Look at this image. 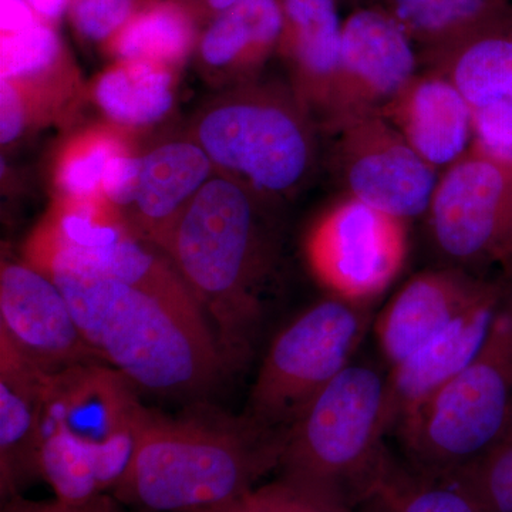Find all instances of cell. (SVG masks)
<instances>
[{
  "instance_id": "cell-1",
  "label": "cell",
  "mask_w": 512,
  "mask_h": 512,
  "mask_svg": "<svg viewBox=\"0 0 512 512\" xmlns=\"http://www.w3.org/2000/svg\"><path fill=\"white\" fill-rule=\"evenodd\" d=\"M276 207L278 202L215 174L163 248L200 303L227 373L251 362L264 323L265 292L281 252Z\"/></svg>"
},
{
  "instance_id": "cell-2",
  "label": "cell",
  "mask_w": 512,
  "mask_h": 512,
  "mask_svg": "<svg viewBox=\"0 0 512 512\" xmlns=\"http://www.w3.org/2000/svg\"><path fill=\"white\" fill-rule=\"evenodd\" d=\"M288 433L198 404L178 417L151 410L130 466L113 488L140 512H210L276 470Z\"/></svg>"
},
{
  "instance_id": "cell-3",
  "label": "cell",
  "mask_w": 512,
  "mask_h": 512,
  "mask_svg": "<svg viewBox=\"0 0 512 512\" xmlns=\"http://www.w3.org/2000/svg\"><path fill=\"white\" fill-rule=\"evenodd\" d=\"M45 274L59 286L86 342L134 386L191 396L227 375L202 316L106 276L64 269Z\"/></svg>"
},
{
  "instance_id": "cell-4",
  "label": "cell",
  "mask_w": 512,
  "mask_h": 512,
  "mask_svg": "<svg viewBox=\"0 0 512 512\" xmlns=\"http://www.w3.org/2000/svg\"><path fill=\"white\" fill-rule=\"evenodd\" d=\"M386 376L350 365L288 431L279 483L333 512H355L393 470L384 437Z\"/></svg>"
},
{
  "instance_id": "cell-5",
  "label": "cell",
  "mask_w": 512,
  "mask_h": 512,
  "mask_svg": "<svg viewBox=\"0 0 512 512\" xmlns=\"http://www.w3.org/2000/svg\"><path fill=\"white\" fill-rule=\"evenodd\" d=\"M319 131L291 86L256 79L211 101L198 114L191 138L215 173L281 204L318 170Z\"/></svg>"
},
{
  "instance_id": "cell-6",
  "label": "cell",
  "mask_w": 512,
  "mask_h": 512,
  "mask_svg": "<svg viewBox=\"0 0 512 512\" xmlns=\"http://www.w3.org/2000/svg\"><path fill=\"white\" fill-rule=\"evenodd\" d=\"M511 419L512 276L477 355L396 431L412 470L447 480L493 446Z\"/></svg>"
},
{
  "instance_id": "cell-7",
  "label": "cell",
  "mask_w": 512,
  "mask_h": 512,
  "mask_svg": "<svg viewBox=\"0 0 512 512\" xmlns=\"http://www.w3.org/2000/svg\"><path fill=\"white\" fill-rule=\"evenodd\" d=\"M370 325V303L330 295L306 309L272 342L245 416L288 433L318 394L352 365Z\"/></svg>"
},
{
  "instance_id": "cell-8",
  "label": "cell",
  "mask_w": 512,
  "mask_h": 512,
  "mask_svg": "<svg viewBox=\"0 0 512 512\" xmlns=\"http://www.w3.org/2000/svg\"><path fill=\"white\" fill-rule=\"evenodd\" d=\"M426 217L446 266L512 275V158L471 143L440 174Z\"/></svg>"
},
{
  "instance_id": "cell-9",
  "label": "cell",
  "mask_w": 512,
  "mask_h": 512,
  "mask_svg": "<svg viewBox=\"0 0 512 512\" xmlns=\"http://www.w3.org/2000/svg\"><path fill=\"white\" fill-rule=\"evenodd\" d=\"M150 413L126 376L94 360L52 373L42 436L53 434L92 458L104 493H111L130 466Z\"/></svg>"
},
{
  "instance_id": "cell-10",
  "label": "cell",
  "mask_w": 512,
  "mask_h": 512,
  "mask_svg": "<svg viewBox=\"0 0 512 512\" xmlns=\"http://www.w3.org/2000/svg\"><path fill=\"white\" fill-rule=\"evenodd\" d=\"M409 222L343 195L305 239L313 276L332 296L372 303L403 271Z\"/></svg>"
},
{
  "instance_id": "cell-11",
  "label": "cell",
  "mask_w": 512,
  "mask_h": 512,
  "mask_svg": "<svg viewBox=\"0 0 512 512\" xmlns=\"http://www.w3.org/2000/svg\"><path fill=\"white\" fill-rule=\"evenodd\" d=\"M332 138L330 170L343 195L404 221L423 217L440 174L380 114L325 131Z\"/></svg>"
},
{
  "instance_id": "cell-12",
  "label": "cell",
  "mask_w": 512,
  "mask_h": 512,
  "mask_svg": "<svg viewBox=\"0 0 512 512\" xmlns=\"http://www.w3.org/2000/svg\"><path fill=\"white\" fill-rule=\"evenodd\" d=\"M419 72V53L399 22L377 3L356 8L343 20L339 66L320 130L382 113Z\"/></svg>"
},
{
  "instance_id": "cell-13",
  "label": "cell",
  "mask_w": 512,
  "mask_h": 512,
  "mask_svg": "<svg viewBox=\"0 0 512 512\" xmlns=\"http://www.w3.org/2000/svg\"><path fill=\"white\" fill-rule=\"evenodd\" d=\"M0 332L52 373L101 360L80 332L59 286L29 262L2 264Z\"/></svg>"
},
{
  "instance_id": "cell-14",
  "label": "cell",
  "mask_w": 512,
  "mask_h": 512,
  "mask_svg": "<svg viewBox=\"0 0 512 512\" xmlns=\"http://www.w3.org/2000/svg\"><path fill=\"white\" fill-rule=\"evenodd\" d=\"M511 275L485 278L453 266L414 275L376 318L379 348L397 365L493 296L504 291Z\"/></svg>"
},
{
  "instance_id": "cell-15",
  "label": "cell",
  "mask_w": 512,
  "mask_h": 512,
  "mask_svg": "<svg viewBox=\"0 0 512 512\" xmlns=\"http://www.w3.org/2000/svg\"><path fill=\"white\" fill-rule=\"evenodd\" d=\"M507 285L503 292L480 303L412 355L392 366L389 376H386L384 399L389 433L423 409L477 355Z\"/></svg>"
},
{
  "instance_id": "cell-16",
  "label": "cell",
  "mask_w": 512,
  "mask_h": 512,
  "mask_svg": "<svg viewBox=\"0 0 512 512\" xmlns=\"http://www.w3.org/2000/svg\"><path fill=\"white\" fill-rule=\"evenodd\" d=\"M52 372L0 332V493L20 495L40 474L45 400Z\"/></svg>"
},
{
  "instance_id": "cell-17",
  "label": "cell",
  "mask_w": 512,
  "mask_h": 512,
  "mask_svg": "<svg viewBox=\"0 0 512 512\" xmlns=\"http://www.w3.org/2000/svg\"><path fill=\"white\" fill-rule=\"evenodd\" d=\"M215 174L210 157L192 138L138 154L133 192L121 215L138 237L163 251L181 215Z\"/></svg>"
},
{
  "instance_id": "cell-18",
  "label": "cell",
  "mask_w": 512,
  "mask_h": 512,
  "mask_svg": "<svg viewBox=\"0 0 512 512\" xmlns=\"http://www.w3.org/2000/svg\"><path fill=\"white\" fill-rule=\"evenodd\" d=\"M434 168H447L473 143V109L444 74L420 69L380 113Z\"/></svg>"
},
{
  "instance_id": "cell-19",
  "label": "cell",
  "mask_w": 512,
  "mask_h": 512,
  "mask_svg": "<svg viewBox=\"0 0 512 512\" xmlns=\"http://www.w3.org/2000/svg\"><path fill=\"white\" fill-rule=\"evenodd\" d=\"M278 52L288 64L293 92L322 120L339 66L342 26L338 0H281Z\"/></svg>"
},
{
  "instance_id": "cell-20",
  "label": "cell",
  "mask_w": 512,
  "mask_h": 512,
  "mask_svg": "<svg viewBox=\"0 0 512 512\" xmlns=\"http://www.w3.org/2000/svg\"><path fill=\"white\" fill-rule=\"evenodd\" d=\"M282 26L281 0H239L212 19L200 36L202 70L212 82L231 89L254 82L278 52Z\"/></svg>"
},
{
  "instance_id": "cell-21",
  "label": "cell",
  "mask_w": 512,
  "mask_h": 512,
  "mask_svg": "<svg viewBox=\"0 0 512 512\" xmlns=\"http://www.w3.org/2000/svg\"><path fill=\"white\" fill-rule=\"evenodd\" d=\"M419 53L420 69L512 16V0H376Z\"/></svg>"
},
{
  "instance_id": "cell-22",
  "label": "cell",
  "mask_w": 512,
  "mask_h": 512,
  "mask_svg": "<svg viewBox=\"0 0 512 512\" xmlns=\"http://www.w3.org/2000/svg\"><path fill=\"white\" fill-rule=\"evenodd\" d=\"M0 80L15 84L56 114L79 90V79L55 25L42 19L28 28L2 33Z\"/></svg>"
},
{
  "instance_id": "cell-23",
  "label": "cell",
  "mask_w": 512,
  "mask_h": 512,
  "mask_svg": "<svg viewBox=\"0 0 512 512\" xmlns=\"http://www.w3.org/2000/svg\"><path fill=\"white\" fill-rule=\"evenodd\" d=\"M177 70L120 60L99 74L92 97L107 124L124 133L153 127L174 109Z\"/></svg>"
},
{
  "instance_id": "cell-24",
  "label": "cell",
  "mask_w": 512,
  "mask_h": 512,
  "mask_svg": "<svg viewBox=\"0 0 512 512\" xmlns=\"http://www.w3.org/2000/svg\"><path fill=\"white\" fill-rule=\"evenodd\" d=\"M421 69L444 74L473 110L498 101L512 103V16Z\"/></svg>"
},
{
  "instance_id": "cell-25",
  "label": "cell",
  "mask_w": 512,
  "mask_h": 512,
  "mask_svg": "<svg viewBox=\"0 0 512 512\" xmlns=\"http://www.w3.org/2000/svg\"><path fill=\"white\" fill-rule=\"evenodd\" d=\"M198 23L184 3H154L134 10L104 46L116 62L154 63L178 72L200 42Z\"/></svg>"
},
{
  "instance_id": "cell-26",
  "label": "cell",
  "mask_w": 512,
  "mask_h": 512,
  "mask_svg": "<svg viewBox=\"0 0 512 512\" xmlns=\"http://www.w3.org/2000/svg\"><path fill=\"white\" fill-rule=\"evenodd\" d=\"M130 151H134L130 134L110 124L74 136L60 151L53 171L57 200L103 197L101 188L110 164Z\"/></svg>"
},
{
  "instance_id": "cell-27",
  "label": "cell",
  "mask_w": 512,
  "mask_h": 512,
  "mask_svg": "<svg viewBox=\"0 0 512 512\" xmlns=\"http://www.w3.org/2000/svg\"><path fill=\"white\" fill-rule=\"evenodd\" d=\"M355 512H481L456 485L434 480L412 468L393 470Z\"/></svg>"
},
{
  "instance_id": "cell-28",
  "label": "cell",
  "mask_w": 512,
  "mask_h": 512,
  "mask_svg": "<svg viewBox=\"0 0 512 512\" xmlns=\"http://www.w3.org/2000/svg\"><path fill=\"white\" fill-rule=\"evenodd\" d=\"M444 481L460 488L481 512H512V419L493 446Z\"/></svg>"
},
{
  "instance_id": "cell-29",
  "label": "cell",
  "mask_w": 512,
  "mask_h": 512,
  "mask_svg": "<svg viewBox=\"0 0 512 512\" xmlns=\"http://www.w3.org/2000/svg\"><path fill=\"white\" fill-rule=\"evenodd\" d=\"M134 0H69L67 13L74 29L89 42H107L134 13Z\"/></svg>"
},
{
  "instance_id": "cell-30",
  "label": "cell",
  "mask_w": 512,
  "mask_h": 512,
  "mask_svg": "<svg viewBox=\"0 0 512 512\" xmlns=\"http://www.w3.org/2000/svg\"><path fill=\"white\" fill-rule=\"evenodd\" d=\"M45 121L35 101L15 84L0 80V143L3 147L15 143Z\"/></svg>"
},
{
  "instance_id": "cell-31",
  "label": "cell",
  "mask_w": 512,
  "mask_h": 512,
  "mask_svg": "<svg viewBox=\"0 0 512 512\" xmlns=\"http://www.w3.org/2000/svg\"><path fill=\"white\" fill-rule=\"evenodd\" d=\"M473 143L495 156L512 158V103L498 101L473 110Z\"/></svg>"
},
{
  "instance_id": "cell-32",
  "label": "cell",
  "mask_w": 512,
  "mask_h": 512,
  "mask_svg": "<svg viewBox=\"0 0 512 512\" xmlns=\"http://www.w3.org/2000/svg\"><path fill=\"white\" fill-rule=\"evenodd\" d=\"M2 512H140L121 504L113 494H101L82 503L63 501L60 498L50 501H30L16 495L2 501Z\"/></svg>"
},
{
  "instance_id": "cell-33",
  "label": "cell",
  "mask_w": 512,
  "mask_h": 512,
  "mask_svg": "<svg viewBox=\"0 0 512 512\" xmlns=\"http://www.w3.org/2000/svg\"><path fill=\"white\" fill-rule=\"evenodd\" d=\"M210 512H284L276 500L271 484L255 488L244 497Z\"/></svg>"
},
{
  "instance_id": "cell-34",
  "label": "cell",
  "mask_w": 512,
  "mask_h": 512,
  "mask_svg": "<svg viewBox=\"0 0 512 512\" xmlns=\"http://www.w3.org/2000/svg\"><path fill=\"white\" fill-rule=\"evenodd\" d=\"M276 500L284 512H333L320 507V505L306 500L301 495L293 493L286 485L275 481L271 484Z\"/></svg>"
},
{
  "instance_id": "cell-35",
  "label": "cell",
  "mask_w": 512,
  "mask_h": 512,
  "mask_svg": "<svg viewBox=\"0 0 512 512\" xmlns=\"http://www.w3.org/2000/svg\"><path fill=\"white\" fill-rule=\"evenodd\" d=\"M40 19L55 25L67 12L69 0H22Z\"/></svg>"
},
{
  "instance_id": "cell-36",
  "label": "cell",
  "mask_w": 512,
  "mask_h": 512,
  "mask_svg": "<svg viewBox=\"0 0 512 512\" xmlns=\"http://www.w3.org/2000/svg\"><path fill=\"white\" fill-rule=\"evenodd\" d=\"M238 2L239 0H195L188 8L194 12L200 22L201 18L210 20L217 18L218 15L232 8Z\"/></svg>"
},
{
  "instance_id": "cell-37",
  "label": "cell",
  "mask_w": 512,
  "mask_h": 512,
  "mask_svg": "<svg viewBox=\"0 0 512 512\" xmlns=\"http://www.w3.org/2000/svg\"><path fill=\"white\" fill-rule=\"evenodd\" d=\"M163 2H180L184 3V5H190L192 0H134V6L136 9L144 8V6L154 5V3H163ZM134 9V10H136Z\"/></svg>"
},
{
  "instance_id": "cell-38",
  "label": "cell",
  "mask_w": 512,
  "mask_h": 512,
  "mask_svg": "<svg viewBox=\"0 0 512 512\" xmlns=\"http://www.w3.org/2000/svg\"><path fill=\"white\" fill-rule=\"evenodd\" d=\"M339 3H345V5L357 6L362 0H338Z\"/></svg>"
}]
</instances>
